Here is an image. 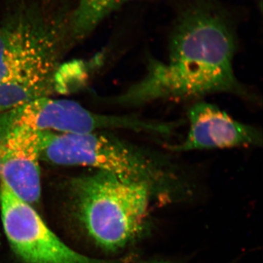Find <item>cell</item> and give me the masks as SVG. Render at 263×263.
I'll list each match as a JSON object with an SVG mask.
<instances>
[{
    "mask_svg": "<svg viewBox=\"0 0 263 263\" xmlns=\"http://www.w3.org/2000/svg\"><path fill=\"white\" fill-rule=\"evenodd\" d=\"M235 50L234 32L228 18L210 2H197L176 21L170 38L168 60L150 59L146 74L114 101L134 108L216 93L252 100L253 95L235 76Z\"/></svg>",
    "mask_w": 263,
    "mask_h": 263,
    "instance_id": "6da1fadb",
    "label": "cell"
},
{
    "mask_svg": "<svg viewBox=\"0 0 263 263\" xmlns=\"http://www.w3.org/2000/svg\"><path fill=\"white\" fill-rule=\"evenodd\" d=\"M72 211L100 248L117 252L138 239L146 228L153 193L142 183L96 171L72 180Z\"/></svg>",
    "mask_w": 263,
    "mask_h": 263,
    "instance_id": "7a4b0ae2",
    "label": "cell"
},
{
    "mask_svg": "<svg viewBox=\"0 0 263 263\" xmlns=\"http://www.w3.org/2000/svg\"><path fill=\"white\" fill-rule=\"evenodd\" d=\"M16 128L55 133H85L104 129H127L170 136L171 122H157L136 116H108L94 113L65 99L43 98L0 113V137Z\"/></svg>",
    "mask_w": 263,
    "mask_h": 263,
    "instance_id": "3957f363",
    "label": "cell"
},
{
    "mask_svg": "<svg viewBox=\"0 0 263 263\" xmlns=\"http://www.w3.org/2000/svg\"><path fill=\"white\" fill-rule=\"evenodd\" d=\"M3 229L15 254L24 263H122L92 258L70 248L28 203L0 182Z\"/></svg>",
    "mask_w": 263,
    "mask_h": 263,
    "instance_id": "277c9868",
    "label": "cell"
},
{
    "mask_svg": "<svg viewBox=\"0 0 263 263\" xmlns=\"http://www.w3.org/2000/svg\"><path fill=\"white\" fill-rule=\"evenodd\" d=\"M64 45L60 29L40 13L15 12L0 22V82L26 62Z\"/></svg>",
    "mask_w": 263,
    "mask_h": 263,
    "instance_id": "5b68a950",
    "label": "cell"
},
{
    "mask_svg": "<svg viewBox=\"0 0 263 263\" xmlns=\"http://www.w3.org/2000/svg\"><path fill=\"white\" fill-rule=\"evenodd\" d=\"M189 131L181 143L167 146L174 152L261 146L262 135L253 126L238 122L219 107L198 101L187 113Z\"/></svg>",
    "mask_w": 263,
    "mask_h": 263,
    "instance_id": "8992f818",
    "label": "cell"
},
{
    "mask_svg": "<svg viewBox=\"0 0 263 263\" xmlns=\"http://www.w3.org/2000/svg\"><path fill=\"white\" fill-rule=\"evenodd\" d=\"M41 132L16 128L0 137V182L33 205L41 198Z\"/></svg>",
    "mask_w": 263,
    "mask_h": 263,
    "instance_id": "52a82bcc",
    "label": "cell"
},
{
    "mask_svg": "<svg viewBox=\"0 0 263 263\" xmlns=\"http://www.w3.org/2000/svg\"><path fill=\"white\" fill-rule=\"evenodd\" d=\"M64 49L36 57L5 77L0 82V113L56 92L59 76L65 70L62 62Z\"/></svg>",
    "mask_w": 263,
    "mask_h": 263,
    "instance_id": "ba28073f",
    "label": "cell"
},
{
    "mask_svg": "<svg viewBox=\"0 0 263 263\" xmlns=\"http://www.w3.org/2000/svg\"><path fill=\"white\" fill-rule=\"evenodd\" d=\"M131 1L135 0H78L71 17V35L76 40L87 37L107 17Z\"/></svg>",
    "mask_w": 263,
    "mask_h": 263,
    "instance_id": "9c48e42d",
    "label": "cell"
},
{
    "mask_svg": "<svg viewBox=\"0 0 263 263\" xmlns=\"http://www.w3.org/2000/svg\"><path fill=\"white\" fill-rule=\"evenodd\" d=\"M146 263H169V262H163V261H153V262H146Z\"/></svg>",
    "mask_w": 263,
    "mask_h": 263,
    "instance_id": "30bf717a",
    "label": "cell"
}]
</instances>
